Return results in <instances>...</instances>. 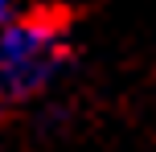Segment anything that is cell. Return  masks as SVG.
<instances>
[{"instance_id":"6da1fadb","label":"cell","mask_w":156,"mask_h":152,"mask_svg":"<svg viewBox=\"0 0 156 152\" xmlns=\"http://www.w3.org/2000/svg\"><path fill=\"white\" fill-rule=\"evenodd\" d=\"M70 45L66 21L58 12H29L12 16L0 33V95L4 99H33L62 74Z\"/></svg>"},{"instance_id":"7a4b0ae2","label":"cell","mask_w":156,"mask_h":152,"mask_svg":"<svg viewBox=\"0 0 156 152\" xmlns=\"http://www.w3.org/2000/svg\"><path fill=\"white\" fill-rule=\"evenodd\" d=\"M0 21H4V25L12 21V0H0Z\"/></svg>"}]
</instances>
